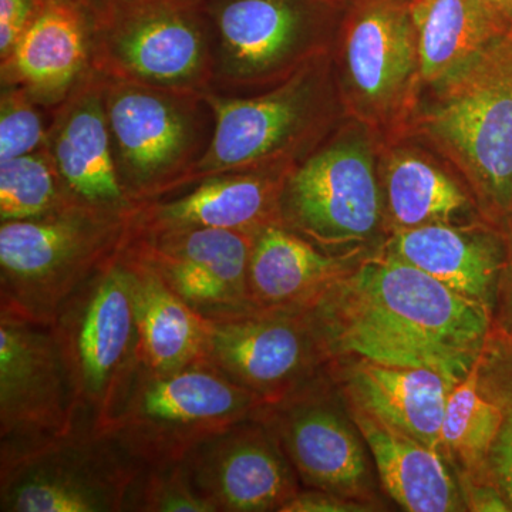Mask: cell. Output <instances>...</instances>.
<instances>
[{"label": "cell", "instance_id": "cell-1", "mask_svg": "<svg viewBox=\"0 0 512 512\" xmlns=\"http://www.w3.org/2000/svg\"><path fill=\"white\" fill-rule=\"evenodd\" d=\"M313 322L329 356L424 367L451 387L470 373L494 329L493 309L386 249L365 256L319 296Z\"/></svg>", "mask_w": 512, "mask_h": 512}, {"label": "cell", "instance_id": "cell-2", "mask_svg": "<svg viewBox=\"0 0 512 512\" xmlns=\"http://www.w3.org/2000/svg\"><path fill=\"white\" fill-rule=\"evenodd\" d=\"M137 207L69 201L39 217L2 222L0 312L52 325L66 299L126 244Z\"/></svg>", "mask_w": 512, "mask_h": 512}, {"label": "cell", "instance_id": "cell-3", "mask_svg": "<svg viewBox=\"0 0 512 512\" xmlns=\"http://www.w3.org/2000/svg\"><path fill=\"white\" fill-rule=\"evenodd\" d=\"M124 245L66 299L50 325L69 377L77 426L101 434H107L141 369Z\"/></svg>", "mask_w": 512, "mask_h": 512}, {"label": "cell", "instance_id": "cell-4", "mask_svg": "<svg viewBox=\"0 0 512 512\" xmlns=\"http://www.w3.org/2000/svg\"><path fill=\"white\" fill-rule=\"evenodd\" d=\"M329 55L318 57L278 86L254 96L204 94L214 131L187 187L214 175L291 167L328 136L335 116Z\"/></svg>", "mask_w": 512, "mask_h": 512}, {"label": "cell", "instance_id": "cell-5", "mask_svg": "<svg viewBox=\"0 0 512 512\" xmlns=\"http://www.w3.org/2000/svg\"><path fill=\"white\" fill-rule=\"evenodd\" d=\"M90 64L104 79L174 90L212 89L207 0H86Z\"/></svg>", "mask_w": 512, "mask_h": 512}, {"label": "cell", "instance_id": "cell-6", "mask_svg": "<svg viewBox=\"0 0 512 512\" xmlns=\"http://www.w3.org/2000/svg\"><path fill=\"white\" fill-rule=\"evenodd\" d=\"M433 92L421 133L460 167L487 217H512V28Z\"/></svg>", "mask_w": 512, "mask_h": 512}, {"label": "cell", "instance_id": "cell-7", "mask_svg": "<svg viewBox=\"0 0 512 512\" xmlns=\"http://www.w3.org/2000/svg\"><path fill=\"white\" fill-rule=\"evenodd\" d=\"M345 6L335 0H207L211 92H265L329 55Z\"/></svg>", "mask_w": 512, "mask_h": 512}, {"label": "cell", "instance_id": "cell-8", "mask_svg": "<svg viewBox=\"0 0 512 512\" xmlns=\"http://www.w3.org/2000/svg\"><path fill=\"white\" fill-rule=\"evenodd\" d=\"M204 94L104 79L114 164L128 201L146 204L187 188L214 131Z\"/></svg>", "mask_w": 512, "mask_h": 512}, {"label": "cell", "instance_id": "cell-9", "mask_svg": "<svg viewBox=\"0 0 512 512\" xmlns=\"http://www.w3.org/2000/svg\"><path fill=\"white\" fill-rule=\"evenodd\" d=\"M264 404L205 360L163 375L141 367L107 434L141 466H168Z\"/></svg>", "mask_w": 512, "mask_h": 512}, {"label": "cell", "instance_id": "cell-10", "mask_svg": "<svg viewBox=\"0 0 512 512\" xmlns=\"http://www.w3.org/2000/svg\"><path fill=\"white\" fill-rule=\"evenodd\" d=\"M282 227L332 254L362 252L386 224L382 177L372 134L345 127L323 140L286 174L279 201Z\"/></svg>", "mask_w": 512, "mask_h": 512}, {"label": "cell", "instance_id": "cell-11", "mask_svg": "<svg viewBox=\"0 0 512 512\" xmlns=\"http://www.w3.org/2000/svg\"><path fill=\"white\" fill-rule=\"evenodd\" d=\"M143 467L110 434L77 426L60 439L0 457V511H127Z\"/></svg>", "mask_w": 512, "mask_h": 512}, {"label": "cell", "instance_id": "cell-12", "mask_svg": "<svg viewBox=\"0 0 512 512\" xmlns=\"http://www.w3.org/2000/svg\"><path fill=\"white\" fill-rule=\"evenodd\" d=\"M338 90L366 126L397 123L421 83L420 53L406 0H349L335 40Z\"/></svg>", "mask_w": 512, "mask_h": 512}, {"label": "cell", "instance_id": "cell-13", "mask_svg": "<svg viewBox=\"0 0 512 512\" xmlns=\"http://www.w3.org/2000/svg\"><path fill=\"white\" fill-rule=\"evenodd\" d=\"M256 417L275 434L303 487L375 504L366 441L329 372L264 404Z\"/></svg>", "mask_w": 512, "mask_h": 512}, {"label": "cell", "instance_id": "cell-14", "mask_svg": "<svg viewBox=\"0 0 512 512\" xmlns=\"http://www.w3.org/2000/svg\"><path fill=\"white\" fill-rule=\"evenodd\" d=\"M204 360L265 404L312 383L329 365L309 308L208 320Z\"/></svg>", "mask_w": 512, "mask_h": 512}, {"label": "cell", "instance_id": "cell-15", "mask_svg": "<svg viewBox=\"0 0 512 512\" xmlns=\"http://www.w3.org/2000/svg\"><path fill=\"white\" fill-rule=\"evenodd\" d=\"M76 427L52 328L0 312V457L60 439Z\"/></svg>", "mask_w": 512, "mask_h": 512}, {"label": "cell", "instance_id": "cell-16", "mask_svg": "<svg viewBox=\"0 0 512 512\" xmlns=\"http://www.w3.org/2000/svg\"><path fill=\"white\" fill-rule=\"evenodd\" d=\"M255 232L192 228L137 235L128 244L161 281L207 320L254 312L248 291Z\"/></svg>", "mask_w": 512, "mask_h": 512}, {"label": "cell", "instance_id": "cell-17", "mask_svg": "<svg viewBox=\"0 0 512 512\" xmlns=\"http://www.w3.org/2000/svg\"><path fill=\"white\" fill-rule=\"evenodd\" d=\"M181 463L192 488L215 512L281 511L301 490L275 434L256 416L212 434Z\"/></svg>", "mask_w": 512, "mask_h": 512}, {"label": "cell", "instance_id": "cell-18", "mask_svg": "<svg viewBox=\"0 0 512 512\" xmlns=\"http://www.w3.org/2000/svg\"><path fill=\"white\" fill-rule=\"evenodd\" d=\"M50 117L46 150L69 197L116 210L137 207L127 200L114 164L104 77L90 70Z\"/></svg>", "mask_w": 512, "mask_h": 512}, {"label": "cell", "instance_id": "cell-19", "mask_svg": "<svg viewBox=\"0 0 512 512\" xmlns=\"http://www.w3.org/2000/svg\"><path fill=\"white\" fill-rule=\"evenodd\" d=\"M291 167L205 178L183 197L138 205L131 231L137 235L192 228L256 232L268 225H281L279 201Z\"/></svg>", "mask_w": 512, "mask_h": 512}, {"label": "cell", "instance_id": "cell-20", "mask_svg": "<svg viewBox=\"0 0 512 512\" xmlns=\"http://www.w3.org/2000/svg\"><path fill=\"white\" fill-rule=\"evenodd\" d=\"M92 70L82 0H42L28 30L0 60L2 86L19 87L52 113Z\"/></svg>", "mask_w": 512, "mask_h": 512}, {"label": "cell", "instance_id": "cell-21", "mask_svg": "<svg viewBox=\"0 0 512 512\" xmlns=\"http://www.w3.org/2000/svg\"><path fill=\"white\" fill-rule=\"evenodd\" d=\"M328 372L346 402L441 453V427L453 387L440 373L355 356L330 360Z\"/></svg>", "mask_w": 512, "mask_h": 512}, {"label": "cell", "instance_id": "cell-22", "mask_svg": "<svg viewBox=\"0 0 512 512\" xmlns=\"http://www.w3.org/2000/svg\"><path fill=\"white\" fill-rule=\"evenodd\" d=\"M387 252L466 298L494 308L507 264V245L493 231L464 225H424L393 232Z\"/></svg>", "mask_w": 512, "mask_h": 512}, {"label": "cell", "instance_id": "cell-23", "mask_svg": "<svg viewBox=\"0 0 512 512\" xmlns=\"http://www.w3.org/2000/svg\"><path fill=\"white\" fill-rule=\"evenodd\" d=\"M362 259V252L332 254L291 229L268 225L254 235L249 299L256 311L311 308L333 282Z\"/></svg>", "mask_w": 512, "mask_h": 512}, {"label": "cell", "instance_id": "cell-24", "mask_svg": "<svg viewBox=\"0 0 512 512\" xmlns=\"http://www.w3.org/2000/svg\"><path fill=\"white\" fill-rule=\"evenodd\" d=\"M346 404L375 461L380 484L394 503L410 512L467 511L460 481L440 451Z\"/></svg>", "mask_w": 512, "mask_h": 512}, {"label": "cell", "instance_id": "cell-25", "mask_svg": "<svg viewBox=\"0 0 512 512\" xmlns=\"http://www.w3.org/2000/svg\"><path fill=\"white\" fill-rule=\"evenodd\" d=\"M138 336L141 367L151 373H171L205 357L208 320L181 301L150 265L128 244L124 245Z\"/></svg>", "mask_w": 512, "mask_h": 512}, {"label": "cell", "instance_id": "cell-26", "mask_svg": "<svg viewBox=\"0 0 512 512\" xmlns=\"http://www.w3.org/2000/svg\"><path fill=\"white\" fill-rule=\"evenodd\" d=\"M421 83L431 90L456 79L512 28L478 0H410Z\"/></svg>", "mask_w": 512, "mask_h": 512}, {"label": "cell", "instance_id": "cell-27", "mask_svg": "<svg viewBox=\"0 0 512 512\" xmlns=\"http://www.w3.org/2000/svg\"><path fill=\"white\" fill-rule=\"evenodd\" d=\"M386 222L393 232L424 225H464L473 202L460 185L427 158L399 150L382 174Z\"/></svg>", "mask_w": 512, "mask_h": 512}, {"label": "cell", "instance_id": "cell-28", "mask_svg": "<svg viewBox=\"0 0 512 512\" xmlns=\"http://www.w3.org/2000/svg\"><path fill=\"white\" fill-rule=\"evenodd\" d=\"M478 360L450 390L441 427V454L458 468L457 477L476 478L497 439L503 413L478 389Z\"/></svg>", "mask_w": 512, "mask_h": 512}, {"label": "cell", "instance_id": "cell-29", "mask_svg": "<svg viewBox=\"0 0 512 512\" xmlns=\"http://www.w3.org/2000/svg\"><path fill=\"white\" fill-rule=\"evenodd\" d=\"M478 389L503 413L498 431L480 474L470 480L491 485L512 511V333L494 328L478 359Z\"/></svg>", "mask_w": 512, "mask_h": 512}, {"label": "cell", "instance_id": "cell-30", "mask_svg": "<svg viewBox=\"0 0 512 512\" xmlns=\"http://www.w3.org/2000/svg\"><path fill=\"white\" fill-rule=\"evenodd\" d=\"M69 201L46 148L0 163V221L39 217Z\"/></svg>", "mask_w": 512, "mask_h": 512}, {"label": "cell", "instance_id": "cell-31", "mask_svg": "<svg viewBox=\"0 0 512 512\" xmlns=\"http://www.w3.org/2000/svg\"><path fill=\"white\" fill-rule=\"evenodd\" d=\"M127 511L215 512L192 488L183 463L144 466L128 494Z\"/></svg>", "mask_w": 512, "mask_h": 512}, {"label": "cell", "instance_id": "cell-32", "mask_svg": "<svg viewBox=\"0 0 512 512\" xmlns=\"http://www.w3.org/2000/svg\"><path fill=\"white\" fill-rule=\"evenodd\" d=\"M42 107L19 87L2 86L0 96V163L36 153L47 146Z\"/></svg>", "mask_w": 512, "mask_h": 512}, {"label": "cell", "instance_id": "cell-33", "mask_svg": "<svg viewBox=\"0 0 512 512\" xmlns=\"http://www.w3.org/2000/svg\"><path fill=\"white\" fill-rule=\"evenodd\" d=\"M42 0H0V60L12 52L35 18Z\"/></svg>", "mask_w": 512, "mask_h": 512}, {"label": "cell", "instance_id": "cell-34", "mask_svg": "<svg viewBox=\"0 0 512 512\" xmlns=\"http://www.w3.org/2000/svg\"><path fill=\"white\" fill-rule=\"evenodd\" d=\"M375 507V504L340 497L315 488H301L279 512H365L376 511Z\"/></svg>", "mask_w": 512, "mask_h": 512}, {"label": "cell", "instance_id": "cell-35", "mask_svg": "<svg viewBox=\"0 0 512 512\" xmlns=\"http://www.w3.org/2000/svg\"><path fill=\"white\" fill-rule=\"evenodd\" d=\"M503 296L505 315L512 318V238L510 245H507V264H505L503 278H501L500 292L498 298Z\"/></svg>", "mask_w": 512, "mask_h": 512}, {"label": "cell", "instance_id": "cell-36", "mask_svg": "<svg viewBox=\"0 0 512 512\" xmlns=\"http://www.w3.org/2000/svg\"><path fill=\"white\" fill-rule=\"evenodd\" d=\"M478 2L512 25V0H478Z\"/></svg>", "mask_w": 512, "mask_h": 512}, {"label": "cell", "instance_id": "cell-37", "mask_svg": "<svg viewBox=\"0 0 512 512\" xmlns=\"http://www.w3.org/2000/svg\"><path fill=\"white\" fill-rule=\"evenodd\" d=\"M335 2L340 3V5H346V3L349 2V0H335Z\"/></svg>", "mask_w": 512, "mask_h": 512}, {"label": "cell", "instance_id": "cell-38", "mask_svg": "<svg viewBox=\"0 0 512 512\" xmlns=\"http://www.w3.org/2000/svg\"><path fill=\"white\" fill-rule=\"evenodd\" d=\"M406 2H410V0H406Z\"/></svg>", "mask_w": 512, "mask_h": 512}, {"label": "cell", "instance_id": "cell-39", "mask_svg": "<svg viewBox=\"0 0 512 512\" xmlns=\"http://www.w3.org/2000/svg\"><path fill=\"white\" fill-rule=\"evenodd\" d=\"M82 2H86V0H82Z\"/></svg>", "mask_w": 512, "mask_h": 512}]
</instances>
